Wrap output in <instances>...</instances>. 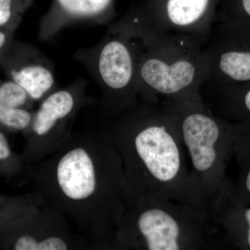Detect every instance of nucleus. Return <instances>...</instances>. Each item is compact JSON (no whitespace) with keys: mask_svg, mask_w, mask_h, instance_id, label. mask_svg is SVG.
Wrapping results in <instances>:
<instances>
[{"mask_svg":"<svg viewBox=\"0 0 250 250\" xmlns=\"http://www.w3.org/2000/svg\"><path fill=\"white\" fill-rule=\"evenodd\" d=\"M0 69L8 80L27 92L33 103H40L57 89L53 63L29 42L11 41L0 62Z\"/></svg>","mask_w":250,"mask_h":250,"instance_id":"obj_11","label":"nucleus"},{"mask_svg":"<svg viewBox=\"0 0 250 250\" xmlns=\"http://www.w3.org/2000/svg\"><path fill=\"white\" fill-rule=\"evenodd\" d=\"M226 250L213 218L203 210L156 196L128 200L115 250Z\"/></svg>","mask_w":250,"mask_h":250,"instance_id":"obj_4","label":"nucleus"},{"mask_svg":"<svg viewBox=\"0 0 250 250\" xmlns=\"http://www.w3.org/2000/svg\"><path fill=\"white\" fill-rule=\"evenodd\" d=\"M34 0H0V29L22 22Z\"/></svg>","mask_w":250,"mask_h":250,"instance_id":"obj_17","label":"nucleus"},{"mask_svg":"<svg viewBox=\"0 0 250 250\" xmlns=\"http://www.w3.org/2000/svg\"><path fill=\"white\" fill-rule=\"evenodd\" d=\"M26 172L41 203L75 224L94 250H115L128 188L121 156L104 125L72 132Z\"/></svg>","mask_w":250,"mask_h":250,"instance_id":"obj_1","label":"nucleus"},{"mask_svg":"<svg viewBox=\"0 0 250 250\" xmlns=\"http://www.w3.org/2000/svg\"><path fill=\"white\" fill-rule=\"evenodd\" d=\"M162 103L175 123L188 156L192 182L211 217L228 181L237 123L215 114L201 94Z\"/></svg>","mask_w":250,"mask_h":250,"instance_id":"obj_5","label":"nucleus"},{"mask_svg":"<svg viewBox=\"0 0 250 250\" xmlns=\"http://www.w3.org/2000/svg\"><path fill=\"white\" fill-rule=\"evenodd\" d=\"M20 25V23H16L9 27L0 29V62L11 41L14 40L15 34Z\"/></svg>","mask_w":250,"mask_h":250,"instance_id":"obj_19","label":"nucleus"},{"mask_svg":"<svg viewBox=\"0 0 250 250\" xmlns=\"http://www.w3.org/2000/svg\"><path fill=\"white\" fill-rule=\"evenodd\" d=\"M233 159L238 167L236 178H228L224 191L231 201L250 205V128L237 123L233 143Z\"/></svg>","mask_w":250,"mask_h":250,"instance_id":"obj_15","label":"nucleus"},{"mask_svg":"<svg viewBox=\"0 0 250 250\" xmlns=\"http://www.w3.org/2000/svg\"><path fill=\"white\" fill-rule=\"evenodd\" d=\"M116 14L115 0H52L48 11L41 18L38 36L41 41H48L75 24L104 25Z\"/></svg>","mask_w":250,"mask_h":250,"instance_id":"obj_12","label":"nucleus"},{"mask_svg":"<svg viewBox=\"0 0 250 250\" xmlns=\"http://www.w3.org/2000/svg\"><path fill=\"white\" fill-rule=\"evenodd\" d=\"M139 53L138 38L118 22L108 27L96 45L75 52L74 59L87 69L101 91L105 118L139 104L136 71Z\"/></svg>","mask_w":250,"mask_h":250,"instance_id":"obj_6","label":"nucleus"},{"mask_svg":"<svg viewBox=\"0 0 250 250\" xmlns=\"http://www.w3.org/2000/svg\"><path fill=\"white\" fill-rule=\"evenodd\" d=\"M217 21L250 25V0H229L218 14Z\"/></svg>","mask_w":250,"mask_h":250,"instance_id":"obj_18","label":"nucleus"},{"mask_svg":"<svg viewBox=\"0 0 250 250\" xmlns=\"http://www.w3.org/2000/svg\"><path fill=\"white\" fill-rule=\"evenodd\" d=\"M204 84L231 85L250 82V25L218 22L205 46Z\"/></svg>","mask_w":250,"mask_h":250,"instance_id":"obj_10","label":"nucleus"},{"mask_svg":"<svg viewBox=\"0 0 250 250\" xmlns=\"http://www.w3.org/2000/svg\"><path fill=\"white\" fill-rule=\"evenodd\" d=\"M0 249L94 250L82 234L72 231L62 213L39 202L0 231Z\"/></svg>","mask_w":250,"mask_h":250,"instance_id":"obj_8","label":"nucleus"},{"mask_svg":"<svg viewBox=\"0 0 250 250\" xmlns=\"http://www.w3.org/2000/svg\"><path fill=\"white\" fill-rule=\"evenodd\" d=\"M27 166L21 155L13 152L9 140L0 130V175L11 177L25 171Z\"/></svg>","mask_w":250,"mask_h":250,"instance_id":"obj_16","label":"nucleus"},{"mask_svg":"<svg viewBox=\"0 0 250 250\" xmlns=\"http://www.w3.org/2000/svg\"><path fill=\"white\" fill-rule=\"evenodd\" d=\"M106 119L123 161L128 200L156 196L207 213L175 123L162 102L140 100L136 107Z\"/></svg>","mask_w":250,"mask_h":250,"instance_id":"obj_2","label":"nucleus"},{"mask_svg":"<svg viewBox=\"0 0 250 250\" xmlns=\"http://www.w3.org/2000/svg\"><path fill=\"white\" fill-rule=\"evenodd\" d=\"M218 0H146L126 13L143 27L164 34L208 41L216 23Z\"/></svg>","mask_w":250,"mask_h":250,"instance_id":"obj_9","label":"nucleus"},{"mask_svg":"<svg viewBox=\"0 0 250 250\" xmlns=\"http://www.w3.org/2000/svg\"><path fill=\"white\" fill-rule=\"evenodd\" d=\"M87 85L84 79H78L41 100L24 132L25 145L21 156L26 166L34 165L53 154L72 134L79 112L91 103L85 93Z\"/></svg>","mask_w":250,"mask_h":250,"instance_id":"obj_7","label":"nucleus"},{"mask_svg":"<svg viewBox=\"0 0 250 250\" xmlns=\"http://www.w3.org/2000/svg\"><path fill=\"white\" fill-rule=\"evenodd\" d=\"M200 93L215 114L250 128V82L242 84H203Z\"/></svg>","mask_w":250,"mask_h":250,"instance_id":"obj_14","label":"nucleus"},{"mask_svg":"<svg viewBox=\"0 0 250 250\" xmlns=\"http://www.w3.org/2000/svg\"><path fill=\"white\" fill-rule=\"evenodd\" d=\"M227 250H250V205H237L225 191L212 211Z\"/></svg>","mask_w":250,"mask_h":250,"instance_id":"obj_13","label":"nucleus"},{"mask_svg":"<svg viewBox=\"0 0 250 250\" xmlns=\"http://www.w3.org/2000/svg\"><path fill=\"white\" fill-rule=\"evenodd\" d=\"M140 42L136 88L140 100L176 101L200 95L207 78V40L149 30L125 14L118 21Z\"/></svg>","mask_w":250,"mask_h":250,"instance_id":"obj_3","label":"nucleus"}]
</instances>
